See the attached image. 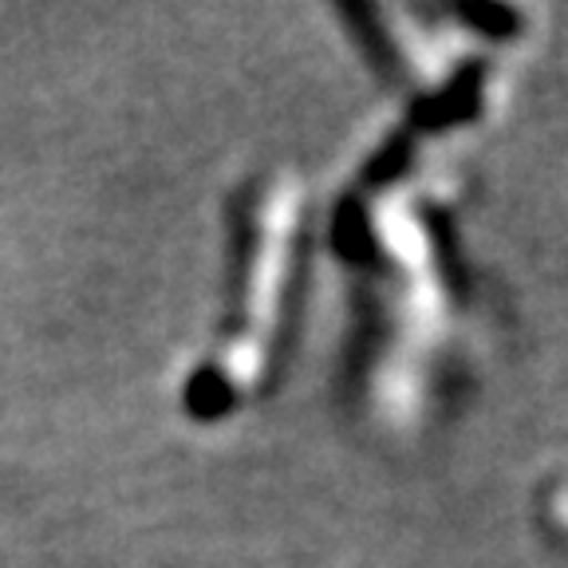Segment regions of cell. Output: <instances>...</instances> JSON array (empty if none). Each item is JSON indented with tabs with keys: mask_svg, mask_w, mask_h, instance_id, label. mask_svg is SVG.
Returning a JSON list of instances; mask_svg holds the SVG:
<instances>
[{
	"mask_svg": "<svg viewBox=\"0 0 568 568\" xmlns=\"http://www.w3.org/2000/svg\"><path fill=\"white\" fill-rule=\"evenodd\" d=\"M225 312L182 387V410L197 423H222L257 395L288 320L296 261V190L288 178L261 174L230 210Z\"/></svg>",
	"mask_w": 568,
	"mask_h": 568,
	"instance_id": "obj_1",
	"label": "cell"
}]
</instances>
